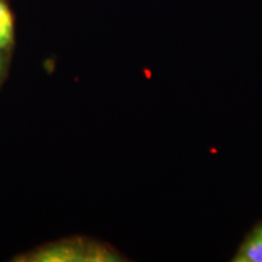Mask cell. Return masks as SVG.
I'll return each instance as SVG.
<instances>
[{
    "mask_svg": "<svg viewBox=\"0 0 262 262\" xmlns=\"http://www.w3.org/2000/svg\"><path fill=\"white\" fill-rule=\"evenodd\" d=\"M79 257H90L88 254H83V249L75 245H58L41 251L37 255L39 261H79Z\"/></svg>",
    "mask_w": 262,
    "mask_h": 262,
    "instance_id": "1",
    "label": "cell"
},
{
    "mask_svg": "<svg viewBox=\"0 0 262 262\" xmlns=\"http://www.w3.org/2000/svg\"><path fill=\"white\" fill-rule=\"evenodd\" d=\"M234 261L262 262V226L258 227L241 248Z\"/></svg>",
    "mask_w": 262,
    "mask_h": 262,
    "instance_id": "2",
    "label": "cell"
},
{
    "mask_svg": "<svg viewBox=\"0 0 262 262\" xmlns=\"http://www.w3.org/2000/svg\"><path fill=\"white\" fill-rule=\"evenodd\" d=\"M12 35H14L12 16L4 0H0V49L10 45V42L12 41Z\"/></svg>",
    "mask_w": 262,
    "mask_h": 262,
    "instance_id": "3",
    "label": "cell"
}]
</instances>
